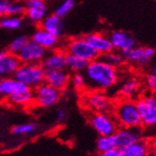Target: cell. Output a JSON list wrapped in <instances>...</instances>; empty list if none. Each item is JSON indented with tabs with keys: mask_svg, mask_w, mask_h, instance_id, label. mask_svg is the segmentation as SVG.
Segmentation results:
<instances>
[{
	"mask_svg": "<svg viewBox=\"0 0 156 156\" xmlns=\"http://www.w3.org/2000/svg\"><path fill=\"white\" fill-rule=\"evenodd\" d=\"M85 88L90 92H102L113 87L118 80L117 69L99 58L89 62L84 70Z\"/></svg>",
	"mask_w": 156,
	"mask_h": 156,
	"instance_id": "1",
	"label": "cell"
},
{
	"mask_svg": "<svg viewBox=\"0 0 156 156\" xmlns=\"http://www.w3.org/2000/svg\"><path fill=\"white\" fill-rule=\"evenodd\" d=\"M115 119L122 127L141 126V118L136 103L131 99H122L114 108Z\"/></svg>",
	"mask_w": 156,
	"mask_h": 156,
	"instance_id": "2",
	"label": "cell"
},
{
	"mask_svg": "<svg viewBox=\"0 0 156 156\" xmlns=\"http://www.w3.org/2000/svg\"><path fill=\"white\" fill-rule=\"evenodd\" d=\"M12 77L32 89L45 82L44 67L40 63H22Z\"/></svg>",
	"mask_w": 156,
	"mask_h": 156,
	"instance_id": "3",
	"label": "cell"
},
{
	"mask_svg": "<svg viewBox=\"0 0 156 156\" xmlns=\"http://www.w3.org/2000/svg\"><path fill=\"white\" fill-rule=\"evenodd\" d=\"M136 103L141 118V125L146 128L156 127V95L142 96Z\"/></svg>",
	"mask_w": 156,
	"mask_h": 156,
	"instance_id": "4",
	"label": "cell"
},
{
	"mask_svg": "<svg viewBox=\"0 0 156 156\" xmlns=\"http://www.w3.org/2000/svg\"><path fill=\"white\" fill-rule=\"evenodd\" d=\"M61 98V91L43 82L34 90V104L42 108H49L57 104Z\"/></svg>",
	"mask_w": 156,
	"mask_h": 156,
	"instance_id": "5",
	"label": "cell"
},
{
	"mask_svg": "<svg viewBox=\"0 0 156 156\" xmlns=\"http://www.w3.org/2000/svg\"><path fill=\"white\" fill-rule=\"evenodd\" d=\"M90 123L99 136H113L118 130V122L108 113L94 112L89 118Z\"/></svg>",
	"mask_w": 156,
	"mask_h": 156,
	"instance_id": "6",
	"label": "cell"
},
{
	"mask_svg": "<svg viewBox=\"0 0 156 156\" xmlns=\"http://www.w3.org/2000/svg\"><path fill=\"white\" fill-rule=\"evenodd\" d=\"M124 62H128L134 66L143 67L150 64L155 54L154 49L151 47L135 46L134 48L121 52Z\"/></svg>",
	"mask_w": 156,
	"mask_h": 156,
	"instance_id": "7",
	"label": "cell"
},
{
	"mask_svg": "<svg viewBox=\"0 0 156 156\" xmlns=\"http://www.w3.org/2000/svg\"><path fill=\"white\" fill-rule=\"evenodd\" d=\"M66 51L67 53L78 56L89 62L98 58L99 53L85 40L84 37H75L68 41Z\"/></svg>",
	"mask_w": 156,
	"mask_h": 156,
	"instance_id": "8",
	"label": "cell"
},
{
	"mask_svg": "<svg viewBox=\"0 0 156 156\" xmlns=\"http://www.w3.org/2000/svg\"><path fill=\"white\" fill-rule=\"evenodd\" d=\"M116 145L118 149H123L143 137V129L141 126L137 127H122L114 134Z\"/></svg>",
	"mask_w": 156,
	"mask_h": 156,
	"instance_id": "9",
	"label": "cell"
},
{
	"mask_svg": "<svg viewBox=\"0 0 156 156\" xmlns=\"http://www.w3.org/2000/svg\"><path fill=\"white\" fill-rule=\"evenodd\" d=\"M48 50L41 47L33 40H29L19 52L18 57L22 63H40L44 59Z\"/></svg>",
	"mask_w": 156,
	"mask_h": 156,
	"instance_id": "10",
	"label": "cell"
},
{
	"mask_svg": "<svg viewBox=\"0 0 156 156\" xmlns=\"http://www.w3.org/2000/svg\"><path fill=\"white\" fill-rule=\"evenodd\" d=\"M18 55L9 52L8 50L0 51V79L13 76L21 66Z\"/></svg>",
	"mask_w": 156,
	"mask_h": 156,
	"instance_id": "11",
	"label": "cell"
},
{
	"mask_svg": "<svg viewBox=\"0 0 156 156\" xmlns=\"http://www.w3.org/2000/svg\"><path fill=\"white\" fill-rule=\"evenodd\" d=\"M84 105L94 112L108 113L113 108L109 99L101 92H92L84 99Z\"/></svg>",
	"mask_w": 156,
	"mask_h": 156,
	"instance_id": "12",
	"label": "cell"
},
{
	"mask_svg": "<svg viewBox=\"0 0 156 156\" xmlns=\"http://www.w3.org/2000/svg\"><path fill=\"white\" fill-rule=\"evenodd\" d=\"M25 13L30 21L35 23H40L47 16V4L45 0H24Z\"/></svg>",
	"mask_w": 156,
	"mask_h": 156,
	"instance_id": "13",
	"label": "cell"
},
{
	"mask_svg": "<svg viewBox=\"0 0 156 156\" xmlns=\"http://www.w3.org/2000/svg\"><path fill=\"white\" fill-rule=\"evenodd\" d=\"M45 82L59 91L64 90L69 82V74L66 69H46L44 68Z\"/></svg>",
	"mask_w": 156,
	"mask_h": 156,
	"instance_id": "14",
	"label": "cell"
},
{
	"mask_svg": "<svg viewBox=\"0 0 156 156\" xmlns=\"http://www.w3.org/2000/svg\"><path fill=\"white\" fill-rule=\"evenodd\" d=\"M109 40L112 44L113 50L127 51L134 48L136 44V38L129 33L124 31H113L109 35Z\"/></svg>",
	"mask_w": 156,
	"mask_h": 156,
	"instance_id": "15",
	"label": "cell"
},
{
	"mask_svg": "<svg viewBox=\"0 0 156 156\" xmlns=\"http://www.w3.org/2000/svg\"><path fill=\"white\" fill-rule=\"evenodd\" d=\"M88 43L100 54L113 51L109 37L101 33H91L83 37Z\"/></svg>",
	"mask_w": 156,
	"mask_h": 156,
	"instance_id": "16",
	"label": "cell"
},
{
	"mask_svg": "<svg viewBox=\"0 0 156 156\" xmlns=\"http://www.w3.org/2000/svg\"><path fill=\"white\" fill-rule=\"evenodd\" d=\"M66 54L61 50H53L46 54L41 65L46 69H66Z\"/></svg>",
	"mask_w": 156,
	"mask_h": 156,
	"instance_id": "17",
	"label": "cell"
},
{
	"mask_svg": "<svg viewBox=\"0 0 156 156\" xmlns=\"http://www.w3.org/2000/svg\"><path fill=\"white\" fill-rule=\"evenodd\" d=\"M40 28L55 37H60L64 33L63 18L57 16L54 13L51 15H48L40 23Z\"/></svg>",
	"mask_w": 156,
	"mask_h": 156,
	"instance_id": "18",
	"label": "cell"
},
{
	"mask_svg": "<svg viewBox=\"0 0 156 156\" xmlns=\"http://www.w3.org/2000/svg\"><path fill=\"white\" fill-rule=\"evenodd\" d=\"M8 104L12 106L25 107L34 103V90L30 87L20 90L6 98Z\"/></svg>",
	"mask_w": 156,
	"mask_h": 156,
	"instance_id": "19",
	"label": "cell"
},
{
	"mask_svg": "<svg viewBox=\"0 0 156 156\" xmlns=\"http://www.w3.org/2000/svg\"><path fill=\"white\" fill-rule=\"evenodd\" d=\"M58 38L57 37L53 36L52 34L43 30L42 28L36 30L35 33L31 37V40H33L41 47L45 48L46 50L54 49L58 44Z\"/></svg>",
	"mask_w": 156,
	"mask_h": 156,
	"instance_id": "20",
	"label": "cell"
},
{
	"mask_svg": "<svg viewBox=\"0 0 156 156\" xmlns=\"http://www.w3.org/2000/svg\"><path fill=\"white\" fill-rule=\"evenodd\" d=\"M28 86L15 80L13 77L0 79V98H7L20 90L26 89Z\"/></svg>",
	"mask_w": 156,
	"mask_h": 156,
	"instance_id": "21",
	"label": "cell"
},
{
	"mask_svg": "<svg viewBox=\"0 0 156 156\" xmlns=\"http://www.w3.org/2000/svg\"><path fill=\"white\" fill-rule=\"evenodd\" d=\"M150 146L144 140H139L123 149H121V156H147Z\"/></svg>",
	"mask_w": 156,
	"mask_h": 156,
	"instance_id": "22",
	"label": "cell"
},
{
	"mask_svg": "<svg viewBox=\"0 0 156 156\" xmlns=\"http://www.w3.org/2000/svg\"><path fill=\"white\" fill-rule=\"evenodd\" d=\"M89 65V61L80 58L78 56H75L73 54L66 53V68L75 72V73H80L84 72V70Z\"/></svg>",
	"mask_w": 156,
	"mask_h": 156,
	"instance_id": "23",
	"label": "cell"
},
{
	"mask_svg": "<svg viewBox=\"0 0 156 156\" xmlns=\"http://www.w3.org/2000/svg\"><path fill=\"white\" fill-rule=\"evenodd\" d=\"M139 87L140 83L136 79H129L121 85L119 93L125 98H130L137 93Z\"/></svg>",
	"mask_w": 156,
	"mask_h": 156,
	"instance_id": "24",
	"label": "cell"
},
{
	"mask_svg": "<svg viewBox=\"0 0 156 156\" xmlns=\"http://www.w3.org/2000/svg\"><path fill=\"white\" fill-rule=\"evenodd\" d=\"M98 58L102 60L103 62L107 63L108 65H109L111 66H114L116 68L121 66L124 62V59L122 57V53L114 51V50L111 51H108V52H106L104 54H100L98 56Z\"/></svg>",
	"mask_w": 156,
	"mask_h": 156,
	"instance_id": "25",
	"label": "cell"
},
{
	"mask_svg": "<svg viewBox=\"0 0 156 156\" xmlns=\"http://www.w3.org/2000/svg\"><path fill=\"white\" fill-rule=\"evenodd\" d=\"M22 24L23 20L20 16H5L0 20V28L5 30H17Z\"/></svg>",
	"mask_w": 156,
	"mask_h": 156,
	"instance_id": "26",
	"label": "cell"
},
{
	"mask_svg": "<svg viewBox=\"0 0 156 156\" xmlns=\"http://www.w3.org/2000/svg\"><path fill=\"white\" fill-rule=\"evenodd\" d=\"M117 148L116 140L113 136H99L96 140V149L99 152Z\"/></svg>",
	"mask_w": 156,
	"mask_h": 156,
	"instance_id": "27",
	"label": "cell"
},
{
	"mask_svg": "<svg viewBox=\"0 0 156 156\" xmlns=\"http://www.w3.org/2000/svg\"><path fill=\"white\" fill-rule=\"evenodd\" d=\"M30 39L28 38L26 36H18L17 37L14 38L8 46V51L13 54L18 55L19 52L23 50V48L25 46Z\"/></svg>",
	"mask_w": 156,
	"mask_h": 156,
	"instance_id": "28",
	"label": "cell"
},
{
	"mask_svg": "<svg viewBox=\"0 0 156 156\" xmlns=\"http://www.w3.org/2000/svg\"><path fill=\"white\" fill-rule=\"evenodd\" d=\"M75 6H76L75 0H64V1L55 9L54 14H56V15L61 18H64L75 8Z\"/></svg>",
	"mask_w": 156,
	"mask_h": 156,
	"instance_id": "29",
	"label": "cell"
},
{
	"mask_svg": "<svg viewBox=\"0 0 156 156\" xmlns=\"http://www.w3.org/2000/svg\"><path fill=\"white\" fill-rule=\"evenodd\" d=\"M37 128V126L35 123H23L18 124L12 127V133L17 136H24L34 133Z\"/></svg>",
	"mask_w": 156,
	"mask_h": 156,
	"instance_id": "30",
	"label": "cell"
},
{
	"mask_svg": "<svg viewBox=\"0 0 156 156\" xmlns=\"http://www.w3.org/2000/svg\"><path fill=\"white\" fill-rule=\"evenodd\" d=\"M145 84L149 91L156 94V76L153 74H149L145 78Z\"/></svg>",
	"mask_w": 156,
	"mask_h": 156,
	"instance_id": "31",
	"label": "cell"
},
{
	"mask_svg": "<svg viewBox=\"0 0 156 156\" xmlns=\"http://www.w3.org/2000/svg\"><path fill=\"white\" fill-rule=\"evenodd\" d=\"M72 83L73 86L77 89H81L85 87V78L84 75L80 73H75V75L72 78Z\"/></svg>",
	"mask_w": 156,
	"mask_h": 156,
	"instance_id": "32",
	"label": "cell"
},
{
	"mask_svg": "<svg viewBox=\"0 0 156 156\" xmlns=\"http://www.w3.org/2000/svg\"><path fill=\"white\" fill-rule=\"evenodd\" d=\"M10 2L9 0H0V17L8 16Z\"/></svg>",
	"mask_w": 156,
	"mask_h": 156,
	"instance_id": "33",
	"label": "cell"
},
{
	"mask_svg": "<svg viewBox=\"0 0 156 156\" xmlns=\"http://www.w3.org/2000/svg\"><path fill=\"white\" fill-rule=\"evenodd\" d=\"M99 156H121V150L118 148L108 150V151L100 152Z\"/></svg>",
	"mask_w": 156,
	"mask_h": 156,
	"instance_id": "34",
	"label": "cell"
},
{
	"mask_svg": "<svg viewBox=\"0 0 156 156\" xmlns=\"http://www.w3.org/2000/svg\"><path fill=\"white\" fill-rule=\"evenodd\" d=\"M66 119V112L64 109L60 108L56 112V121L57 122H62Z\"/></svg>",
	"mask_w": 156,
	"mask_h": 156,
	"instance_id": "35",
	"label": "cell"
},
{
	"mask_svg": "<svg viewBox=\"0 0 156 156\" xmlns=\"http://www.w3.org/2000/svg\"><path fill=\"white\" fill-rule=\"evenodd\" d=\"M149 146L153 151H156V134L151 138L150 142H149Z\"/></svg>",
	"mask_w": 156,
	"mask_h": 156,
	"instance_id": "36",
	"label": "cell"
},
{
	"mask_svg": "<svg viewBox=\"0 0 156 156\" xmlns=\"http://www.w3.org/2000/svg\"><path fill=\"white\" fill-rule=\"evenodd\" d=\"M151 74L155 75L156 76V65H154L151 68Z\"/></svg>",
	"mask_w": 156,
	"mask_h": 156,
	"instance_id": "37",
	"label": "cell"
},
{
	"mask_svg": "<svg viewBox=\"0 0 156 156\" xmlns=\"http://www.w3.org/2000/svg\"><path fill=\"white\" fill-rule=\"evenodd\" d=\"M152 156H156V151H154V152H153V154H152Z\"/></svg>",
	"mask_w": 156,
	"mask_h": 156,
	"instance_id": "38",
	"label": "cell"
}]
</instances>
